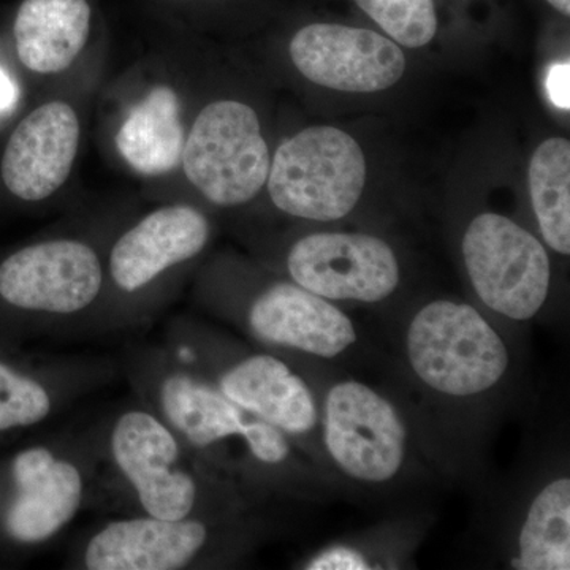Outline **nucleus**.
<instances>
[{
    "mask_svg": "<svg viewBox=\"0 0 570 570\" xmlns=\"http://www.w3.org/2000/svg\"><path fill=\"white\" fill-rule=\"evenodd\" d=\"M91 28L86 0H24L14 20L20 61L37 73H59L77 59Z\"/></svg>",
    "mask_w": 570,
    "mask_h": 570,
    "instance_id": "nucleus-17",
    "label": "nucleus"
},
{
    "mask_svg": "<svg viewBox=\"0 0 570 570\" xmlns=\"http://www.w3.org/2000/svg\"><path fill=\"white\" fill-rule=\"evenodd\" d=\"M371 20L407 48L425 47L438 32L433 0H355Z\"/></svg>",
    "mask_w": 570,
    "mask_h": 570,
    "instance_id": "nucleus-21",
    "label": "nucleus"
},
{
    "mask_svg": "<svg viewBox=\"0 0 570 570\" xmlns=\"http://www.w3.org/2000/svg\"><path fill=\"white\" fill-rule=\"evenodd\" d=\"M80 124L70 105H41L11 134L2 157L7 189L24 202H41L61 189L77 157Z\"/></svg>",
    "mask_w": 570,
    "mask_h": 570,
    "instance_id": "nucleus-15",
    "label": "nucleus"
},
{
    "mask_svg": "<svg viewBox=\"0 0 570 570\" xmlns=\"http://www.w3.org/2000/svg\"><path fill=\"white\" fill-rule=\"evenodd\" d=\"M18 86L11 80L6 70L0 69V112L9 111L18 102Z\"/></svg>",
    "mask_w": 570,
    "mask_h": 570,
    "instance_id": "nucleus-24",
    "label": "nucleus"
},
{
    "mask_svg": "<svg viewBox=\"0 0 570 570\" xmlns=\"http://www.w3.org/2000/svg\"><path fill=\"white\" fill-rule=\"evenodd\" d=\"M373 568L360 551L348 547H333L307 562L309 570H367Z\"/></svg>",
    "mask_w": 570,
    "mask_h": 570,
    "instance_id": "nucleus-22",
    "label": "nucleus"
},
{
    "mask_svg": "<svg viewBox=\"0 0 570 570\" xmlns=\"http://www.w3.org/2000/svg\"><path fill=\"white\" fill-rule=\"evenodd\" d=\"M239 513L178 520L124 515L86 532L67 564L81 570L213 568L245 542Z\"/></svg>",
    "mask_w": 570,
    "mask_h": 570,
    "instance_id": "nucleus-6",
    "label": "nucleus"
},
{
    "mask_svg": "<svg viewBox=\"0 0 570 570\" xmlns=\"http://www.w3.org/2000/svg\"><path fill=\"white\" fill-rule=\"evenodd\" d=\"M269 165L257 112L235 100L206 105L184 145V174L217 206L253 200L268 179Z\"/></svg>",
    "mask_w": 570,
    "mask_h": 570,
    "instance_id": "nucleus-9",
    "label": "nucleus"
},
{
    "mask_svg": "<svg viewBox=\"0 0 570 570\" xmlns=\"http://www.w3.org/2000/svg\"><path fill=\"white\" fill-rule=\"evenodd\" d=\"M532 209L543 239L558 254H570V142L550 138L532 154Z\"/></svg>",
    "mask_w": 570,
    "mask_h": 570,
    "instance_id": "nucleus-20",
    "label": "nucleus"
},
{
    "mask_svg": "<svg viewBox=\"0 0 570 570\" xmlns=\"http://www.w3.org/2000/svg\"><path fill=\"white\" fill-rule=\"evenodd\" d=\"M325 445L348 478L384 483L406 453V428L393 404L362 382L333 385L325 401Z\"/></svg>",
    "mask_w": 570,
    "mask_h": 570,
    "instance_id": "nucleus-11",
    "label": "nucleus"
},
{
    "mask_svg": "<svg viewBox=\"0 0 570 570\" xmlns=\"http://www.w3.org/2000/svg\"><path fill=\"white\" fill-rule=\"evenodd\" d=\"M291 58L307 80L343 92L384 91L406 70L395 41L341 24L306 26L292 40Z\"/></svg>",
    "mask_w": 570,
    "mask_h": 570,
    "instance_id": "nucleus-14",
    "label": "nucleus"
},
{
    "mask_svg": "<svg viewBox=\"0 0 570 570\" xmlns=\"http://www.w3.org/2000/svg\"><path fill=\"white\" fill-rule=\"evenodd\" d=\"M105 296V265L81 239L26 246L0 264V302L51 336L96 333Z\"/></svg>",
    "mask_w": 570,
    "mask_h": 570,
    "instance_id": "nucleus-5",
    "label": "nucleus"
},
{
    "mask_svg": "<svg viewBox=\"0 0 570 570\" xmlns=\"http://www.w3.org/2000/svg\"><path fill=\"white\" fill-rule=\"evenodd\" d=\"M463 257L475 294L494 313L527 322L546 305L549 254L509 217L494 213L474 217L464 234Z\"/></svg>",
    "mask_w": 570,
    "mask_h": 570,
    "instance_id": "nucleus-10",
    "label": "nucleus"
},
{
    "mask_svg": "<svg viewBox=\"0 0 570 570\" xmlns=\"http://www.w3.org/2000/svg\"><path fill=\"white\" fill-rule=\"evenodd\" d=\"M89 434L99 456L100 504L164 520L243 508L234 483L140 401L111 412Z\"/></svg>",
    "mask_w": 570,
    "mask_h": 570,
    "instance_id": "nucleus-1",
    "label": "nucleus"
},
{
    "mask_svg": "<svg viewBox=\"0 0 570 570\" xmlns=\"http://www.w3.org/2000/svg\"><path fill=\"white\" fill-rule=\"evenodd\" d=\"M209 236L205 214L184 205L156 209L124 232L108 254L96 333L151 324L163 307L159 287L165 277L204 253Z\"/></svg>",
    "mask_w": 570,
    "mask_h": 570,
    "instance_id": "nucleus-3",
    "label": "nucleus"
},
{
    "mask_svg": "<svg viewBox=\"0 0 570 570\" xmlns=\"http://www.w3.org/2000/svg\"><path fill=\"white\" fill-rule=\"evenodd\" d=\"M570 66L569 62L554 63L550 67L549 77H547V92L551 102L561 110L570 108Z\"/></svg>",
    "mask_w": 570,
    "mask_h": 570,
    "instance_id": "nucleus-23",
    "label": "nucleus"
},
{
    "mask_svg": "<svg viewBox=\"0 0 570 570\" xmlns=\"http://www.w3.org/2000/svg\"><path fill=\"white\" fill-rule=\"evenodd\" d=\"M107 360H51L39 370H21L0 360V433L39 426L75 401L107 384L115 374Z\"/></svg>",
    "mask_w": 570,
    "mask_h": 570,
    "instance_id": "nucleus-16",
    "label": "nucleus"
},
{
    "mask_svg": "<svg viewBox=\"0 0 570 570\" xmlns=\"http://www.w3.org/2000/svg\"><path fill=\"white\" fill-rule=\"evenodd\" d=\"M547 2L551 3L560 13L569 17L570 14V0H547Z\"/></svg>",
    "mask_w": 570,
    "mask_h": 570,
    "instance_id": "nucleus-25",
    "label": "nucleus"
},
{
    "mask_svg": "<svg viewBox=\"0 0 570 570\" xmlns=\"http://www.w3.org/2000/svg\"><path fill=\"white\" fill-rule=\"evenodd\" d=\"M266 183L281 212L321 223L343 219L365 189L366 160L351 135L309 127L277 148Z\"/></svg>",
    "mask_w": 570,
    "mask_h": 570,
    "instance_id": "nucleus-8",
    "label": "nucleus"
},
{
    "mask_svg": "<svg viewBox=\"0 0 570 570\" xmlns=\"http://www.w3.org/2000/svg\"><path fill=\"white\" fill-rule=\"evenodd\" d=\"M179 110L178 96L168 86H157L130 110L116 135V146L135 171L159 176L181 163L186 137Z\"/></svg>",
    "mask_w": 570,
    "mask_h": 570,
    "instance_id": "nucleus-18",
    "label": "nucleus"
},
{
    "mask_svg": "<svg viewBox=\"0 0 570 570\" xmlns=\"http://www.w3.org/2000/svg\"><path fill=\"white\" fill-rule=\"evenodd\" d=\"M521 570L570 569V480L550 482L531 502L519 535Z\"/></svg>",
    "mask_w": 570,
    "mask_h": 570,
    "instance_id": "nucleus-19",
    "label": "nucleus"
},
{
    "mask_svg": "<svg viewBox=\"0 0 570 570\" xmlns=\"http://www.w3.org/2000/svg\"><path fill=\"white\" fill-rule=\"evenodd\" d=\"M216 307L268 351L335 358L356 341L355 326L340 307L295 283L266 284L243 305Z\"/></svg>",
    "mask_w": 570,
    "mask_h": 570,
    "instance_id": "nucleus-12",
    "label": "nucleus"
},
{
    "mask_svg": "<svg viewBox=\"0 0 570 570\" xmlns=\"http://www.w3.org/2000/svg\"><path fill=\"white\" fill-rule=\"evenodd\" d=\"M122 371L135 400L174 428L225 479L275 483L291 468V439L223 395L160 344L130 347Z\"/></svg>",
    "mask_w": 570,
    "mask_h": 570,
    "instance_id": "nucleus-2",
    "label": "nucleus"
},
{
    "mask_svg": "<svg viewBox=\"0 0 570 570\" xmlns=\"http://www.w3.org/2000/svg\"><path fill=\"white\" fill-rule=\"evenodd\" d=\"M407 356L415 376L442 395H480L504 377V341L474 307L438 299L415 314L407 328Z\"/></svg>",
    "mask_w": 570,
    "mask_h": 570,
    "instance_id": "nucleus-7",
    "label": "nucleus"
},
{
    "mask_svg": "<svg viewBox=\"0 0 570 570\" xmlns=\"http://www.w3.org/2000/svg\"><path fill=\"white\" fill-rule=\"evenodd\" d=\"M6 475L0 530L17 546H43L81 510L100 504L99 456L89 430L21 450Z\"/></svg>",
    "mask_w": 570,
    "mask_h": 570,
    "instance_id": "nucleus-4",
    "label": "nucleus"
},
{
    "mask_svg": "<svg viewBox=\"0 0 570 570\" xmlns=\"http://www.w3.org/2000/svg\"><path fill=\"white\" fill-rule=\"evenodd\" d=\"M295 284L333 302L377 303L400 285V264L392 247L365 234H313L287 254Z\"/></svg>",
    "mask_w": 570,
    "mask_h": 570,
    "instance_id": "nucleus-13",
    "label": "nucleus"
}]
</instances>
